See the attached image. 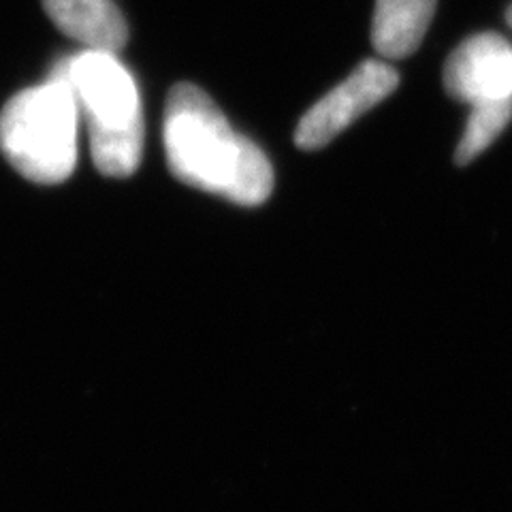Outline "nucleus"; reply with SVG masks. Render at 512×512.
<instances>
[{
  "mask_svg": "<svg viewBox=\"0 0 512 512\" xmlns=\"http://www.w3.org/2000/svg\"><path fill=\"white\" fill-rule=\"evenodd\" d=\"M510 118H512V99L474 105L470 120L466 124V131H463L455 152L457 165H468L478 154H483L491 143L502 135Z\"/></svg>",
  "mask_w": 512,
  "mask_h": 512,
  "instance_id": "6e6552de",
  "label": "nucleus"
},
{
  "mask_svg": "<svg viewBox=\"0 0 512 512\" xmlns=\"http://www.w3.org/2000/svg\"><path fill=\"white\" fill-rule=\"evenodd\" d=\"M508 24H510V26H512V7H510V9H508Z\"/></svg>",
  "mask_w": 512,
  "mask_h": 512,
  "instance_id": "1a4fd4ad",
  "label": "nucleus"
},
{
  "mask_svg": "<svg viewBox=\"0 0 512 512\" xmlns=\"http://www.w3.org/2000/svg\"><path fill=\"white\" fill-rule=\"evenodd\" d=\"M47 18L86 50L116 54L128 41V26L114 0H43Z\"/></svg>",
  "mask_w": 512,
  "mask_h": 512,
  "instance_id": "423d86ee",
  "label": "nucleus"
},
{
  "mask_svg": "<svg viewBox=\"0 0 512 512\" xmlns=\"http://www.w3.org/2000/svg\"><path fill=\"white\" fill-rule=\"evenodd\" d=\"M397 84L399 75L387 62L365 60L301 118L295 131L297 148L306 152L325 148L365 111L395 92Z\"/></svg>",
  "mask_w": 512,
  "mask_h": 512,
  "instance_id": "20e7f679",
  "label": "nucleus"
},
{
  "mask_svg": "<svg viewBox=\"0 0 512 512\" xmlns=\"http://www.w3.org/2000/svg\"><path fill=\"white\" fill-rule=\"evenodd\" d=\"M436 0H376L372 22L374 50L389 60L412 56L423 43Z\"/></svg>",
  "mask_w": 512,
  "mask_h": 512,
  "instance_id": "0eeeda50",
  "label": "nucleus"
},
{
  "mask_svg": "<svg viewBox=\"0 0 512 512\" xmlns=\"http://www.w3.org/2000/svg\"><path fill=\"white\" fill-rule=\"evenodd\" d=\"M444 88L468 105L512 99V45L495 32L463 41L446 60Z\"/></svg>",
  "mask_w": 512,
  "mask_h": 512,
  "instance_id": "39448f33",
  "label": "nucleus"
},
{
  "mask_svg": "<svg viewBox=\"0 0 512 512\" xmlns=\"http://www.w3.org/2000/svg\"><path fill=\"white\" fill-rule=\"evenodd\" d=\"M86 122L92 163L109 178H128L141 163L146 124L133 75L111 52L86 50L60 60Z\"/></svg>",
  "mask_w": 512,
  "mask_h": 512,
  "instance_id": "f03ea898",
  "label": "nucleus"
},
{
  "mask_svg": "<svg viewBox=\"0 0 512 512\" xmlns=\"http://www.w3.org/2000/svg\"><path fill=\"white\" fill-rule=\"evenodd\" d=\"M163 141L180 182L237 205H261L274 190V169L263 150L233 131L212 96L178 84L165 105Z\"/></svg>",
  "mask_w": 512,
  "mask_h": 512,
  "instance_id": "f257e3e1",
  "label": "nucleus"
},
{
  "mask_svg": "<svg viewBox=\"0 0 512 512\" xmlns=\"http://www.w3.org/2000/svg\"><path fill=\"white\" fill-rule=\"evenodd\" d=\"M79 109L58 62L43 84L26 88L0 111V150L35 184H62L77 165Z\"/></svg>",
  "mask_w": 512,
  "mask_h": 512,
  "instance_id": "7ed1b4c3",
  "label": "nucleus"
}]
</instances>
